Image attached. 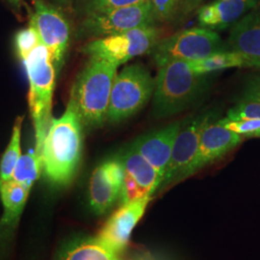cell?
I'll list each match as a JSON object with an SVG mask.
<instances>
[{
	"label": "cell",
	"instance_id": "7",
	"mask_svg": "<svg viewBox=\"0 0 260 260\" xmlns=\"http://www.w3.org/2000/svg\"><path fill=\"white\" fill-rule=\"evenodd\" d=\"M230 50L220 35L211 29L194 27L161 39L151 56L157 68L171 61H195L214 53Z\"/></svg>",
	"mask_w": 260,
	"mask_h": 260
},
{
	"label": "cell",
	"instance_id": "14",
	"mask_svg": "<svg viewBox=\"0 0 260 260\" xmlns=\"http://www.w3.org/2000/svg\"><path fill=\"white\" fill-rule=\"evenodd\" d=\"M184 121H175L139 136L131 144L154 168L163 180L178 132ZM162 183V182H161Z\"/></svg>",
	"mask_w": 260,
	"mask_h": 260
},
{
	"label": "cell",
	"instance_id": "8",
	"mask_svg": "<svg viewBox=\"0 0 260 260\" xmlns=\"http://www.w3.org/2000/svg\"><path fill=\"white\" fill-rule=\"evenodd\" d=\"M155 25L150 0L121 8L87 15L81 24L86 37L99 39L122 33L135 28Z\"/></svg>",
	"mask_w": 260,
	"mask_h": 260
},
{
	"label": "cell",
	"instance_id": "18",
	"mask_svg": "<svg viewBox=\"0 0 260 260\" xmlns=\"http://www.w3.org/2000/svg\"><path fill=\"white\" fill-rule=\"evenodd\" d=\"M29 192L30 190L27 187L14 179L0 182V198L3 205L2 226H14L18 222L26 204Z\"/></svg>",
	"mask_w": 260,
	"mask_h": 260
},
{
	"label": "cell",
	"instance_id": "16",
	"mask_svg": "<svg viewBox=\"0 0 260 260\" xmlns=\"http://www.w3.org/2000/svg\"><path fill=\"white\" fill-rule=\"evenodd\" d=\"M257 2L258 0H214L198 11V21L202 27L223 30L246 16Z\"/></svg>",
	"mask_w": 260,
	"mask_h": 260
},
{
	"label": "cell",
	"instance_id": "23",
	"mask_svg": "<svg viewBox=\"0 0 260 260\" xmlns=\"http://www.w3.org/2000/svg\"><path fill=\"white\" fill-rule=\"evenodd\" d=\"M40 45L42 42L37 30L31 24L29 27L20 30L16 36V47L21 60L31 54Z\"/></svg>",
	"mask_w": 260,
	"mask_h": 260
},
{
	"label": "cell",
	"instance_id": "6",
	"mask_svg": "<svg viewBox=\"0 0 260 260\" xmlns=\"http://www.w3.org/2000/svg\"><path fill=\"white\" fill-rule=\"evenodd\" d=\"M161 36L162 31L155 25L135 28L119 34L93 39L82 47V52L90 59L104 60L119 67L133 58L151 53Z\"/></svg>",
	"mask_w": 260,
	"mask_h": 260
},
{
	"label": "cell",
	"instance_id": "3",
	"mask_svg": "<svg viewBox=\"0 0 260 260\" xmlns=\"http://www.w3.org/2000/svg\"><path fill=\"white\" fill-rule=\"evenodd\" d=\"M117 70V66L107 61L90 59L77 76L71 99L78 110L83 127H99L107 121Z\"/></svg>",
	"mask_w": 260,
	"mask_h": 260
},
{
	"label": "cell",
	"instance_id": "9",
	"mask_svg": "<svg viewBox=\"0 0 260 260\" xmlns=\"http://www.w3.org/2000/svg\"><path fill=\"white\" fill-rule=\"evenodd\" d=\"M34 11L30 24L37 30L42 44L47 47L57 73L64 64L70 43V25L64 15L43 0H33Z\"/></svg>",
	"mask_w": 260,
	"mask_h": 260
},
{
	"label": "cell",
	"instance_id": "4",
	"mask_svg": "<svg viewBox=\"0 0 260 260\" xmlns=\"http://www.w3.org/2000/svg\"><path fill=\"white\" fill-rule=\"evenodd\" d=\"M29 80V109L35 130V151H39L52 121V100L55 88V66L43 44L22 60Z\"/></svg>",
	"mask_w": 260,
	"mask_h": 260
},
{
	"label": "cell",
	"instance_id": "11",
	"mask_svg": "<svg viewBox=\"0 0 260 260\" xmlns=\"http://www.w3.org/2000/svg\"><path fill=\"white\" fill-rule=\"evenodd\" d=\"M240 134L226 128L218 120L207 123L202 133L194 160L179 178L183 180L223 157L242 142Z\"/></svg>",
	"mask_w": 260,
	"mask_h": 260
},
{
	"label": "cell",
	"instance_id": "10",
	"mask_svg": "<svg viewBox=\"0 0 260 260\" xmlns=\"http://www.w3.org/2000/svg\"><path fill=\"white\" fill-rule=\"evenodd\" d=\"M213 120H216L215 114L207 112L183 122L175 142L171 159L159 189L179 181L182 174L195 158L203 131L207 123Z\"/></svg>",
	"mask_w": 260,
	"mask_h": 260
},
{
	"label": "cell",
	"instance_id": "20",
	"mask_svg": "<svg viewBox=\"0 0 260 260\" xmlns=\"http://www.w3.org/2000/svg\"><path fill=\"white\" fill-rule=\"evenodd\" d=\"M187 62L191 70L198 75H208L231 68H249L246 60L232 50L214 53L204 59Z\"/></svg>",
	"mask_w": 260,
	"mask_h": 260
},
{
	"label": "cell",
	"instance_id": "28",
	"mask_svg": "<svg viewBox=\"0 0 260 260\" xmlns=\"http://www.w3.org/2000/svg\"><path fill=\"white\" fill-rule=\"evenodd\" d=\"M242 100L260 103V75L248 81L242 94Z\"/></svg>",
	"mask_w": 260,
	"mask_h": 260
},
{
	"label": "cell",
	"instance_id": "13",
	"mask_svg": "<svg viewBox=\"0 0 260 260\" xmlns=\"http://www.w3.org/2000/svg\"><path fill=\"white\" fill-rule=\"evenodd\" d=\"M151 198L145 196L121 205L107 220L96 238L117 254L121 253L126 248L131 233L143 217Z\"/></svg>",
	"mask_w": 260,
	"mask_h": 260
},
{
	"label": "cell",
	"instance_id": "26",
	"mask_svg": "<svg viewBox=\"0 0 260 260\" xmlns=\"http://www.w3.org/2000/svg\"><path fill=\"white\" fill-rule=\"evenodd\" d=\"M146 0H85L84 7L87 15L103 12L106 10L116 9L126 7L131 5H136Z\"/></svg>",
	"mask_w": 260,
	"mask_h": 260
},
{
	"label": "cell",
	"instance_id": "25",
	"mask_svg": "<svg viewBox=\"0 0 260 260\" xmlns=\"http://www.w3.org/2000/svg\"><path fill=\"white\" fill-rule=\"evenodd\" d=\"M155 22H165L174 18L181 0H150Z\"/></svg>",
	"mask_w": 260,
	"mask_h": 260
},
{
	"label": "cell",
	"instance_id": "1",
	"mask_svg": "<svg viewBox=\"0 0 260 260\" xmlns=\"http://www.w3.org/2000/svg\"><path fill=\"white\" fill-rule=\"evenodd\" d=\"M83 124L70 98L64 114L53 118L39 151L42 174L55 186L69 185L75 178L82 154Z\"/></svg>",
	"mask_w": 260,
	"mask_h": 260
},
{
	"label": "cell",
	"instance_id": "29",
	"mask_svg": "<svg viewBox=\"0 0 260 260\" xmlns=\"http://www.w3.org/2000/svg\"><path fill=\"white\" fill-rule=\"evenodd\" d=\"M8 2L14 8L19 10L20 8V6H21L22 0H8Z\"/></svg>",
	"mask_w": 260,
	"mask_h": 260
},
{
	"label": "cell",
	"instance_id": "5",
	"mask_svg": "<svg viewBox=\"0 0 260 260\" xmlns=\"http://www.w3.org/2000/svg\"><path fill=\"white\" fill-rule=\"evenodd\" d=\"M154 86L155 80L145 66L124 67L113 83L107 121L118 123L136 115L153 96Z\"/></svg>",
	"mask_w": 260,
	"mask_h": 260
},
{
	"label": "cell",
	"instance_id": "15",
	"mask_svg": "<svg viewBox=\"0 0 260 260\" xmlns=\"http://www.w3.org/2000/svg\"><path fill=\"white\" fill-rule=\"evenodd\" d=\"M226 44L230 50L246 60L249 68L260 69V14H247L233 24Z\"/></svg>",
	"mask_w": 260,
	"mask_h": 260
},
{
	"label": "cell",
	"instance_id": "19",
	"mask_svg": "<svg viewBox=\"0 0 260 260\" xmlns=\"http://www.w3.org/2000/svg\"><path fill=\"white\" fill-rule=\"evenodd\" d=\"M60 260H120L119 254L104 246L98 238L81 239L70 244Z\"/></svg>",
	"mask_w": 260,
	"mask_h": 260
},
{
	"label": "cell",
	"instance_id": "17",
	"mask_svg": "<svg viewBox=\"0 0 260 260\" xmlns=\"http://www.w3.org/2000/svg\"><path fill=\"white\" fill-rule=\"evenodd\" d=\"M121 161L126 173L135 179L149 195L153 196L159 190L162 178L157 171L134 149L132 145L121 153Z\"/></svg>",
	"mask_w": 260,
	"mask_h": 260
},
{
	"label": "cell",
	"instance_id": "2",
	"mask_svg": "<svg viewBox=\"0 0 260 260\" xmlns=\"http://www.w3.org/2000/svg\"><path fill=\"white\" fill-rule=\"evenodd\" d=\"M152 114L172 117L198 103L209 89L207 75L195 74L187 61H171L158 68L154 78Z\"/></svg>",
	"mask_w": 260,
	"mask_h": 260
},
{
	"label": "cell",
	"instance_id": "24",
	"mask_svg": "<svg viewBox=\"0 0 260 260\" xmlns=\"http://www.w3.org/2000/svg\"><path fill=\"white\" fill-rule=\"evenodd\" d=\"M225 119L231 121L247 119L260 120V103L241 100L228 111Z\"/></svg>",
	"mask_w": 260,
	"mask_h": 260
},
{
	"label": "cell",
	"instance_id": "27",
	"mask_svg": "<svg viewBox=\"0 0 260 260\" xmlns=\"http://www.w3.org/2000/svg\"><path fill=\"white\" fill-rule=\"evenodd\" d=\"M145 196L150 195L135 181V179L131 177L128 173L124 172V179L120 196L121 205L129 204L131 202H134Z\"/></svg>",
	"mask_w": 260,
	"mask_h": 260
},
{
	"label": "cell",
	"instance_id": "30",
	"mask_svg": "<svg viewBox=\"0 0 260 260\" xmlns=\"http://www.w3.org/2000/svg\"><path fill=\"white\" fill-rule=\"evenodd\" d=\"M60 3H62V4H66V5H68V4H70V2L72 1V0H58Z\"/></svg>",
	"mask_w": 260,
	"mask_h": 260
},
{
	"label": "cell",
	"instance_id": "21",
	"mask_svg": "<svg viewBox=\"0 0 260 260\" xmlns=\"http://www.w3.org/2000/svg\"><path fill=\"white\" fill-rule=\"evenodd\" d=\"M23 118H24L23 116H19L15 121L8 147L5 149V152L1 159L0 182L8 181L13 178L15 168L19 162V158L21 156L20 137H21Z\"/></svg>",
	"mask_w": 260,
	"mask_h": 260
},
{
	"label": "cell",
	"instance_id": "12",
	"mask_svg": "<svg viewBox=\"0 0 260 260\" xmlns=\"http://www.w3.org/2000/svg\"><path fill=\"white\" fill-rule=\"evenodd\" d=\"M124 172L121 156L107 159L94 169L89 188L90 205L94 213H106L120 199Z\"/></svg>",
	"mask_w": 260,
	"mask_h": 260
},
{
	"label": "cell",
	"instance_id": "22",
	"mask_svg": "<svg viewBox=\"0 0 260 260\" xmlns=\"http://www.w3.org/2000/svg\"><path fill=\"white\" fill-rule=\"evenodd\" d=\"M41 174V159L35 151V149H30L27 153L22 154L19 158L12 179L31 190L32 186L36 182Z\"/></svg>",
	"mask_w": 260,
	"mask_h": 260
}]
</instances>
